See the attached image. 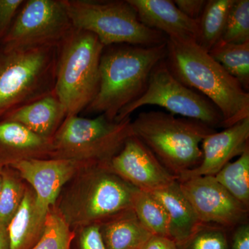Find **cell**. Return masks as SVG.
<instances>
[{
    "label": "cell",
    "mask_w": 249,
    "mask_h": 249,
    "mask_svg": "<svg viewBox=\"0 0 249 249\" xmlns=\"http://www.w3.org/2000/svg\"><path fill=\"white\" fill-rule=\"evenodd\" d=\"M48 213L38 207L34 190L27 186L19 209L9 224L11 249H32L42 238Z\"/></svg>",
    "instance_id": "18"
},
{
    "label": "cell",
    "mask_w": 249,
    "mask_h": 249,
    "mask_svg": "<svg viewBox=\"0 0 249 249\" xmlns=\"http://www.w3.org/2000/svg\"><path fill=\"white\" fill-rule=\"evenodd\" d=\"M178 9L187 17L198 20L206 5V0H175Z\"/></svg>",
    "instance_id": "32"
},
{
    "label": "cell",
    "mask_w": 249,
    "mask_h": 249,
    "mask_svg": "<svg viewBox=\"0 0 249 249\" xmlns=\"http://www.w3.org/2000/svg\"><path fill=\"white\" fill-rule=\"evenodd\" d=\"M166 211L169 221L168 237L178 245L201 224L191 204L183 194L178 180L161 189L152 192Z\"/></svg>",
    "instance_id": "19"
},
{
    "label": "cell",
    "mask_w": 249,
    "mask_h": 249,
    "mask_svg": "<svg viewBox=\"0 0 249 249\" xmlns=\"http://www.w3.org/2000/svg\"><path fill=\"white\" fill-rule=\"evenodd\" d=\"M4 165L0 164V191H1V186H2L3 170H4Z\"/></svg>",
    "instance_id": "35"
},
{
    "label": "cell",
    "mask_w": 249,
    "mask_h": 249,
    "mask_svg": "<svg viewBox=\"0 0 249 249\" xmlns=\"http://www.w3.org/2000/svg\"><path fill=\"white\" fill-rule=\"evenodd\" d=\"M138 191L114 173L109 163L88 165L64 186L53 207L73 231L132 209Z\"/></svg>",
    "instance_id": "2"
},
{
    "label": "cell",
    "mask_w": 249,
    "mask_h": 249,
    "mask_svg": "<svg viewBox=\"0 0 249 249\" xmlns=\"http://www.w3.org/2000/svg\"><path fill=\"white\" fill-rule=\"evenodd\" d=\"M178 182L201 223L216 224L231 231L249 222V209L218 183L214 176L196 177Z\"/></svg>",
    "instance_id": "11"
},
{
    "label": "cell",
    "mask_w": 249,
    "mask_h": 249,
    "mask_svg": "<svg viewBox=\"0 0 249 249\" xmlns=\"http://www.w3.org/2000/svg\"><path fill=\"white\" fill-rule=\"evenodd\" d=\"M109 166L118 176L142 191L152 193L178 180L134 135L111 159Z\"/></svg>",
    "instance_id": "12"
},
{
    "label": "cell",
    "mask_w": 249,
    "mask_h": 249,
    "mask_svg": "<svg viewBox=\"0 0 249 249\" xmlns=\"http://www.w3.org/2000/svg\"><path fill=\"white\" fill-rule=\"evenodd\" d=\"M103 49L96 36L75 28L59 46L55 92L67 116L83 112L96 97Z\"/></svg>",
    "instance_id": "6"
},
{
    "label": "cell",
    "mask_w": 249,
    "mask_h": 249,
    "mask_svg": "<svg viewBox=\"0 0 249 249\" xmlns=\"http://www.w3.org/2000/svg\"><path fill=\"white\" fill-rule=\"evenodd\" d=\"M132 119L110 121L103 114L93 119L67 116L52 139L50 159L87 164L109 163L133 135Z\"/></svg>",
    "instance_id": "8"
},
{
    "label": "cell",
    "mask_w": 249,
    "mask_h": 249,
    "mask_svg": "<svg viewBox=\"0 0 249 249\" xmlns=\"http://www.w3.org/2000/svg\"><path fill=\"white\" fill-rule=\"evenodd\" d=\"M91 165L59 159H31L7 166L16 170L34 190L37 206L48 213L55 206L62 188L81 168Z\"/></svg>",
    "instance_id": "13"
},
{
    "label": "cell",
    "mask_w": 249,
    "mask_h": 249,
    "mask_svg": "<svg viewBox=\"0 0 249 249\" xmlns=\"http://www.w3.org/2000/svg\"><path fill=\"white\" fill-rule=\"evenodd\" d=\"M24 181L16 170L4 167L0 191V222L4 225L8 226L22 203L27 186Z\"/></svg>",
    "instance_id": "25"
},
{
    "label": "cell",
    "mask_w": 249,
    "mask_h": 249,
    "mask_svg": "<svg viewBox=\"0 0 249 249\" xmlns=\"http://www.w3.org/2000/svg\"><path fill=\"white\" fill-rule=\"evenodd\" d=\"M229 249H249V224H240L231 231Z\"/></svg>",
    "instance_id": "31"
},
{
    "label": "cell",
    "mask_w": 249,
    "mask_h": 249,
    "mask_svg": "<svg viewBox=\"0 0 249 249\" xmlns=\"http://www.w3.org/2000/svg\"><path fill=\"white\" fill-rule=\"evenodd\" d=\"M62 1L73 27L91 33L104 47H153L166 42L165 34L141 22L127 0Z\"/></svg>",
    "instance_id": "7"
},
{
    "label": "cell",
    "mask_w": 249,
    "mask_h": 249,
    "mask_svg": "<svg viewBox=\"0 0 249 249\" xmlns=\"http://www.w3.org/2000/svg\"><path fill=\"white\" fill-rule=\"evenodd\" d=\"M231 231L221 226L201 223L178 249H229Z\"/></svg>",
    "instance_id": "26"
},
{
    "label": "cell",
    "mask_w": 249,
    "mask_h": 249,
    "mask_svg": "<svg viewBox=\"0 0 249 249\" xmlns=\"http://www.w3.org/2000/svg\"><path fill=\"white\" fill-rule=\"evenodd\" d=\"M219 40L232 44L249 42V0H234Z\"/></svg>",
    "instance_id": "28"
},
{
    "label": "cell",
    "mask_w": 249,
    "mask_h": 249,
    "mask_svg": "<svg viewBox=\"0 0 249 249\" xmlns=\"http://www.w3.org/2000/svg\"><path fill=\"white\" fill-rule=\"evenodd\" d=\"M166 56V42L153 47L121 44L104 47L99 89L83 112L115 121L121 109L145 92L154 67Z\"/></svg>",
    "instance_id": "3"
},
{
    "label": "cell",
    "mask_w": 249,
    "mask_h": 249,
    "mask_svg": "<svg viewBox=\"0 0 249 249\" xmlns=\"http://www.w3.org/2000/svg\"><path fill=\"white\" fill-rule=\"evenodd\" d=\"M73 231L55 208L49 210L42 238L32 249H70Z\"/></svg>",
    "instance_id": "27"
},
{
    "label": "cell",
    "mask_w": 249,
    "mask_h": 249,
    "mask_svg": "<svg viewBox=\"0 0 249 249\" xmlns=\"http://www.w3.org/2000/svg\"><path fill=\"white\" fill-rule=\"evenodd\" d=\"M216 181L249 209V147L214 176Z\"/></svg>",
    "instance_id": "23"
},
{
    "label": "cell",
    "mask_w": 249,
    "mask_h": 249,
    "mask_svg": "<svg viewBox=\"0 0 249 249\" xmlns=\"http://www.w3.org/2000/svg\"><path fill=\"white\" fill-rule=\"evenodd\" d=\"M145 106H160L173 115L199 121L213 129L223 127L222 116L217 107L202 94L177 79L165 59L152 70L145 92L121 109L115 121L130 117L134 111Z\"/></svg>",
    "instance_id": "9"
},
{
    "label": "cell",
    "mask_w": 249,
    "mask_h": 249,
    "mask_svg": "<svg viewBox=\"0 0 249 249\" xmlns=\"http://www.w3.org/2000/svg\"><path fill=\"white\" fill-rule=\"evenodd\" d=\"M51 151L52 140L18 123L0 121V164L7 166L21 160L49 158Z\"/></svg>",
    "instance_id": "16"
},
{
    "label": "cell",
    "mask_w": 249,
    "mask_h": 249,
    "mask_svg": "<svg viewBox=\"0 0 249 249\" xmlns=\"http://www.w3.org/2000/svg\"><path fill=\"white\" fill-rule=\"evenodd\" d=\"M24 0H0V41L11 29Z\"/></svg>",
    "instance_id": "30"
},
{
    "label": "cell",
    "mask_w": 249,
    "mask_h": 249,
    "mask_svg": "<svg viewBox=\"0 0 249 249\" xmlns=\"http://www.w3.org/2000/svg\"><path fill=\"white\" fill-rule=\"evenodd\" d=\"M59 46L21 49L0 43V121L55 91Z\"/></svg>",
    "instance_id": "5"
},
{
    "label": "cell",
    "mask_w": 249,
    "mask_h": 249,
    "mask_svg": "<svg viewBox=\"0 0 249 249\" xmlns=\"http://www.w3.org/2000/svg\"></svg>",
    "instance_id": "36"
},
{
    "label": "cell",
    "mask_w": 249,
    "mask_h": 249,
    "mask_svg": "<svg viewBox=\"0 0 249 249\" xmlns=\"http://www.w3.org/2000/svg\"><path fill=\"white\" fill-rule=\"evenodd\" d=\"M139 249H178V247L169 237L152 235Z\"/></svg>",
    "instance_id": "33"
},
{
    "label": "cell",
    "mask_w": 249,
    "mask_h": 249,
    "mask_svg": "<svg viewBox=\"0 0 249 249\" xmlns=\"http://www.w3.org/2000/svg\"><path fill=\"white\" fill-rule=\"evenodd\" d=\"M66 117L65 108L54 91L9 113L1 120L18 123L37 135L52 140Z\"/></svg>",
    "instance_id": "17"
},
{
    "label": "cell",
    "mask_w": 249,
    "mask_h": 249,
    "mask_svg": "<svg viewBox=\"0 0 249 249\" xmlns=\"http://www.w3.org/2000/svg\"><path fill=\"white\" fill-rule=\"evenodd\" d=\"M200 164L178 177L183 181L196 177L214 176L232 158L242 155L249 147V118L207 136L201 144Z\"/></svg>",
    "instance_id": "14"
},
{
    "label": "cell",
    "mask_w": 249,
    "mask_h": 249,
    "mask_svg": "<svg viewBox=\"0 0 249 249\" xmlns=\"http://www.w3.org/2000/svg\"><path fill=\"white\" fill-rule=\"evenodd\" d=\"M209 55L235 78L247 91L249 90V42L226 43L219 40Z\"/></svg>",
    "instance_id": "22"
},
{
    "label": "cell",
    "mask_w": 249,
    "mask_h": 249,
    "mask_svg": "<svg viewBox=\"0 0 249 249\" xmlns=\"http://www.w3.org/2000/svg\"><path fill=\"white\" fill-rule=\"evenodd\" d=\"M106 249H139L152 234L128 210L100 223Z\"/></svg>",
    "instance_id": "20"
},
{
    "label": "cell",
    "mask_w": 249,
    "mask_h": 249,
    "mask_svg": "<svg viewBox=\"0 0 249 249\" xmlns=\"http://www.w3.org/2000/svg\"><path fill=\"white\" fill-rule=\"evenodd\" d=\"M131 126L134 137L178 178L200 164L201 142L217 131L200 121L160 111L141 112Z\"/></svg>",
    "instance_id": "4"
},
{
    "label": "cell",
    "mask_w": 249,
    "mask_h": 249,
    "mask_svg": "<svg viewBox=\"0 0 249 249\" xmlns=\"http://www.w3.org/2000/svg\"><path fill=\"white\" fill-rule=\"evenodd\" d=\"M165 61L177 79L213 103L224 128L249 118V91L196 40L168 37Z\"/></svg>",
    "instance_id": "1"
},
{
    "label": "cell",
    "mask_w": 249,
    "mask_h": 249,
    "mask_svg": "<svg viewBox=\"0 0 249 249\" xmlns=\"http://www.w3.org/2000/svg\"><path fill=\"white\" fill-rule=\"evenodd\" d=\"M0 249H11L7 226L0 222Z\"/></svg>",
    "instance_id": "34"
},
{
    "label": "cell",
    "mask_w": 249,
    "mask_h": 249,
    "mask_svg": "<svg viewBox=\"0 0 249 249\" xmlns=\"http://www.w3.org/2000/svg\"><path fill=\"white\" fill-rule=\"evenodd\" d=\"M234 0L206 1L199 21L197 44L209 53L222 37Z\"/></svg>",
    "instance_id": "21"
},
{
    "label": "cell",
    "mask_w": 249,
    "mask_h": 249,
    "mask_svg": "<svg viewBox=\"0 0 249 249\" xmlns=\"http://www.w3.org/2000/svg\"><path fill=\"white\" fill-rule=\"evenodd\" d=\"M73 29L62 0H24L0 43L21 49L59 46Z\"/></svg>",
    "instance_id": "10"
},
{
    "label": "cell",
    "mask_w": 249,
    "mask_h": 249,
    "mask_svg": "<svg viewBox=\"0 0 249 249\" xmlns=\"http://www.w3.org/2000/svg\"><path fill=\"white\" fill-rule=\"evenodd\" d=\"M70 249H106L100 224H92L73 230Z\"/></svg>",
    "instance_id": "29"
},
{
    "label": "cell",
    "mask_w": 249,
    "mask_h": 249,
    "mask_svg": "<svg viewBox=\"0 0 249 249\" xmlns=\"http://www.w3.org/2000/svg\"><path fill=\"white\" fill-rule=\"evenodd\" d=\"M132 210L152 235L168 237V214L163 205L152 193L137 191L134 197Z\"/></svg>",
    "instance_id": "24"
},
{
    "label": "cell",
    "mask_w": 249,
    "mask_h": 249,
    "mask_svg": "<svg viewBox=\"0 0 249 249\" xmlns=\"http://www.w3.org/2000/svg\"><path fill=\"white\" fill-rule=\"evenodd\" d=\"M144 25L167 37L189 38L197 42L199 21L187 17L171 0H127Z\"/></svg>",
    "instance_id": "15"
}]
</instances>
